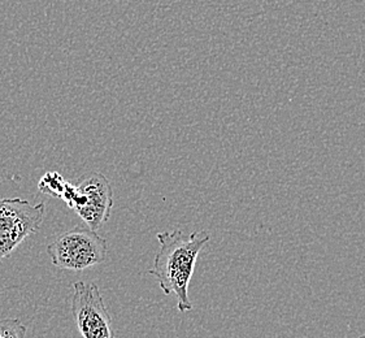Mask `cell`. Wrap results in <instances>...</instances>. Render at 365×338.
<instances>
[{
	"label": "cell",
	"instance_id": "obj_8",
	"mask_svg": "<svg viewBox=\"0 0 365 338\" xmlns=\"http://www.w3.org/2000/svg\"><path fill=\"white\" fill-rule=\"evenodd\" d=\"M359 338H365V333H364V334H363V336H361V337H359Z\"/></svg>",
	"mask_w": 365,
	"mask_h": 338
},
{
	"label": "cell",
	"instance_id": "obj_3",
	"mask_svg": "<svg viewBox=\"0 0 365 338\" xmlns=\"http://www.w3.org/2000/svg\"><path fill=\"white\" fill-rule=\"evenodd\" d=\"M61 199L66 206L80 215L88 228L98 232L110 219L113 190L107 177L93 173L77 186L68 183Z\"/></svg>",
	"mask_w": 365,
	"mask_h": 338
},
{
	"label": "cell",
	"instance_id": "obj_1",
	"mask_svg": "<svg viewBox=\"0 0 365 338\" xmlns=\"http://www.w3.org/2000/svg\"><path fill=\"white\" fill-rule=\"evenodd\" d=\"M159 250L155 255L154 265L148 270L159 281L164 295H175L180 312L194 309L189 298V285L194 275L197 259L211 235L197 230L186 235L181 229L158 233Z\"/></svg>",
	"mask_w": 365,
	"mask_h": 338
},
{
	"label": "cell",
	"instance_id": "obj_7",
	"mask_svg": "<svg viewBox=\"0 0 365 338\" xmlns=\"http://www.w3.org/2000/svg\"><path fill=\"white\" fill-rule=\"evenodd\" d=\"M28 328L19 319H0V338H25Z\"/></svg>",
	"mask_w": 365,
	"mask_h": 338
},
{
	"label": "cell",
	"instance_id": "obj_5",
	"mask_svg": "<svg viewBox=\"0 0 365 338\" xmlns=\"http://www.w3.org/2000/svg\"><path fill=\"white\" fill-rule=\"evenodd\" d=\"M72 297V315L83 338H113L115 329L110 312L104 304L99 287L76 281Z\"/></svg>",
	"mask_w": 365,
	"mask_h": 338
},
{
	"label": "cell",
	"instance_id": "obj_2",
	"mask_svg": "<svg viewBox=\"0 0 365 338\" xmlns=\"http://www.w3.org/2000/svg\"><path fill=\"white\" fill-rule=\"evenodd\" d=\"M107 241L83 225L68 230L47 246L52 265L64 271H85L107 257Z\"/></svg>",
	"mask_w": 365,
	"mask_h": 338
},
{
	"label": "cell",
	"instance_id": "obj_4",
	"mask_svg": "<svg viewBox=\"0 0 365 338\" xmlns=\"http://www.w3.org/2000/svg\"><path fill=\"white\" fill-rule=\"evenodd\" d=\"M44 203L33 206L21 198L0 199V259L11 255L43 220Z\"/></svg>",
	"mask_w": 365,
	"mask_h": 338
},
{
	"label": "cell",
	"instance_id": "obj_6",
	"mask_svg": "<svg viewBox=\"0 0 365 338\" xmlns=\"http://www.w3.org/2000/svg\"><path fill=\"white\" fill-rule=\"evenodd\" d=\"M66 184L63 176L58 172H47L38 183L39 191H42L47 195H52L56 198H63V194L66 191Z\"/></svg>",
	"mask_w": 365,
	"mask_h": 338
}]
</instances>
